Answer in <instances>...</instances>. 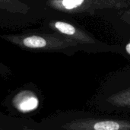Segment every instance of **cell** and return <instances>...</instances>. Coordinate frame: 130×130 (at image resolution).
Returning <instances> with one entry per match:
<instances>
[{
    "instance_id": "obj_10",
    "label": "cell",
    "mask_w": 130,
    "mask_h": 130,
    "mask_svg": "<svg viewBox=\"0 0 130 130\" xmlns=\"http://www.w3.org/2000/svg\"><path fill=\"white\" fill-rule=\"evenodd\" d=\"M127 3H128V8H130V0H127Z\"/></svg>"
},
{
    "instance_id": "obj_8",
    "label": "cell",
    "mask_w": 130,
    "mask_h": 130,
    "mask_svg": "<svg viewBox=\"0 0 130 130\" xmlns=\"http://www.w3.org/2000/svg\"><path fill=\"white\" fill-rule=\"evenodd\" d=\"M125 50H126V53L129 54L130 56V41L126 45V46H125Z\"/></svg>"
},
{
    "instance_id": "obj_3",
    "label": "cell",
    "mask_w": 130,
    "mask_h": 130,
    "mask_svg": "<svg viewBox=\"0 0 130 130\" xmlns=\"http://www.w3.org/2000/svg\"><path fill=\"white\" fill-rule=\"evenodd\" d=\"M52 8L69 14H94L104 8H128L127 0H53L47 2Z\"/></svg>"
},
{
    "instance_id": "obj_7",
    "label": "cell",
    "mask_w": 130,
    "mask_h": 130,
    "mask_svg": "<svg viewBox=\"0 0 130 130\" xmlns=\"http://www.w3.org/2000/svg\"><path fill=\"white\" fill-rule=\"evenodd\" d=\"M121 18H123V20H124L126 23L130 24V9L124 11L123 13L121 15Z\"/></svg>"
},
{
    "instance_id": "obj_4",
    "label": "cell",
    "mask_w": 130,
    "mask_h": 130,
    "mask_svg": "<svg viewBox=\"0 0 130 130\" xmlns=\"http://www.w3.org/2000/svg\"><path fill=\"white\" fill-rule=\"evenodd\" d=\"M49 25L58 34L74 41L78 45L99 43V41L91 34L71 23L62 21H53Z\"/></svg>"
},
{
    "instance_id": "obj_2",
    "label": "cell",
    "mask_w": 130,
    "mask_h": 130,
    "mask_svg": "<svg viewBox=\"0 0 130 130\" xmlns=\"http://www.w3.org/2000/svg\"><path fill=\"white\" fill-rule=\"evenodd\" d=\"M2 37L11 43L29 50L64 51L78 47V43L58 34L7 35Z\"/></svg>"
},
{
    "instance_id": "obj_5",
    "label": "cell",
    "mask_w": 130,
    "mask_h": 130,
    "mask_svg": "<svg viewBox=\"0 0 130 130\" xmlns=\"http://www.w3.org/2000/svg\"><path fill=\"white\" fill-rule=\"evenodd\" d=\"M104 103L108 111L130 112V86L107 96Z\"/></svg>"
},
{
    "instance_id": "obj_1",
    "label": "cell",
    "mask_w": 130,
    "mask_h": 130,
    "mask_svg": "<svg viewBox=\"0 0 130 130\" xmlns=\"http://www.w3.org/2000/svg\"><path fill=\"white\" fill-rule=\"evenodd\" d=\"M62 130H130V118L78 111L61 125Z\"/></svg>"
},
{
    "instance_id": "obj_9",
    "label": "cell",
    "mask_w": 130,
    "mask_h": 130,
    "mask_svg": "<svg viewBox=\"0 0 130 130\" xmlns=\"http://www.w3.org/2000/svg\"><path fill=\"white\" fill-rule=\"evenodd\" d=\"M23 130H37V129H32V128H29V127H27V126H24V127H23Z\"/></svg>"
},
{
    "instance_id": "obj_6",
    "label": "cell",
    "mask_w": 130,
    "mask_h": 130,
    "mask_svg": "<svg viewBox=\"0 0 130 130\" xmlns=\"http://www.w3.org/2000/svg\"><path fill=\"white\" fill-rule=\"evenodd\" d=\"M13 104L20 112L27 113L37 108L39 105V100L31 91H21L14 97Z\"/></svg>"
}]
</instances>
